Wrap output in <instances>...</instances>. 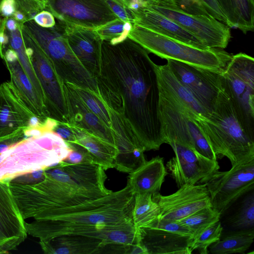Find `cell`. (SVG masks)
Returning a JSON list of instances; mask_svg holds the SVG:
<instances>
[{"instance_id": "ba28073f", "label": "cell", "mask_w": 254, "mask_h": 254, "mask_svg": "<svg viewBox=\"0 0 254 254\" xmlns=\"http://www.w3.org/2000/svg\"><path fill=\"white\" fill-rule=\"evenodd\" d=\"M222 85L242 127L254 138V58L243 53L232 56L223 68Z\"/></svg>"}, {"instance_id": "f907efd6", "label": "cell", "mask_w": 254, "mask_h": 254, "mask_svg": "<svg viewBox=\"0 0 254 254\" xmlns=\"http://www.w3.org/2000/svg\"><path fill=\"white\" fill-rule=\"evenodd\" d=\"M12 17H13L17 21L18 24L21 26H23V24L28 21L25 14L18 9H17L14 12Z\"/></svg>"}, {"instance_id": "83f0119b", "label": "cell", "mask_w": 254, "mask_h": 254, "mask_svg": "<svg viewBox=\"0 0 254 254\" xmlns=\"http://www.w3.org/2000/svg\"><path fill=\"white\" fill-rule=\"evenodd\" d=\"M167 174L163 158L157 156L129 173L127 183L134 194H153L159 191Z\"/></svg>"}, {"instance_id": "e575fe53", "label": "cell", "mask_w": 254, "mask_h": 254, "mask_svg": "<svg viewBox=\"0 0 254 254\" xmlns=\"http://www.w3.org/2000/svg\"><path fill=\"white\" fill-rule=\"evenodd\" d=\"M132 25V23L124 22L118 18L93 29V30L101 40L115 45L123 42L128 37Z\"/></svg>"}, {"instance_id": "bcb514c9", "label": "cell", "mask_w": 254, "mask_h": 254, "mask_svg": "<svg viewBox=\"0 0 254 254\" xmlns=\"http://www.w3.org/2000/svg\"><path fill=\"white\" fill-rule=\"evenodd\" d=\"M18 9L15 0H3L0 9V16L3 17H12L14 12Z\"/></svg>"}, {"instance_id": "8fae6325", "label": "cell", "mask_w": 254, "mask_h": 254, "mask_svg": "<svg viewBox=\"0 0 254 254\" xmlns=\"http://www.w3.org/2000/svg\"><path fill=\"white\" fill-rule=\"evenodd\" d=\"M159 111L165 143L175 142L190 146L202 155L217 157L194 120L160 89Z\"/></svg>"}, {"instance_id": "d4e9b609", "label": "cell", "mask_w": 254, "mask_h": 254, "mask_svg": "<svg viewBox=\"0 0 254 254\" xmlns=\"http://www.w3.org/2000/svg\"><path fill=\"white\" fill-rule=\"evenodd\" d=\"M138 243L148 254H190L192 236L156 227L138 228Z\"/></svg>"}, {"instance_id": "680465c9", "label": "cell", "mask_w": 254, "mask_h": 254, "mask_svg": "<svg viewBox=\"0 0 254 254\" xmlns=\"http://www.w3.org/2000/svg\"></svg>"}, {"instance_id": "60d3db41", "label": "cell", "mask_w": 254, "mask_h": 254, "mask_svg": "<svg viewBox=\"0 0 254 254\" xmlns=\"http://www.w3.org/2000/svg\"><path fill=\"white\" fill-rule=\"evenodd\" d=\"M46 177L45 169H41L16 176L8 183L21 186L34 185L43 181Z\"/></svg>"}, {"instance_id": "7402d4cb", "label": "cell", "mask_w": 254, "mask_h": 254, "mask_svg": "<svg viewBox=\"0 0 254 254\" xmlns=\"http://www.w3.org/2000/svg\"><path fill=\"white\" fill-rule=\"evenodd\" d=\"M64 24L72 51L82 65L95 79L100 71L102 40L92 29Z\"/></svg>"}, {"instance_id": "f35d334b", "label": "cell", "mask_w": 254, "mask_h": 254, "mask_svg": "<svg viewBox=\"0 0 254 254\" xmlns=\"http://www.w3.org/2000/svg\"><path fill=\"white\" fill-rule=\"evenodd\" d=\"M43 131L40 128H31L0 137V155L5 150L25 138L42 133Z\"/></svg>"}, {"instance_id": "44dd1931", "label": "cell", "mask_w": 254, "mask_h": 254, "mask_svg": "<svg viewBox=\"0 0 254 254\" xmlns=\"http://www.w3.org/2000/svg\"><path fill=\"white\" fill-rule=\"evenodd\" d=\"M0 58L3 60L10 75V82L28 109L43 123L49 116L43 99L37 92L20 63L15 52L4 48Z\"/></svg>"}, {"instance_id": "c3c4849f", "label": "cell", "mask_w": 254, "mask_h": 254, "mask_svg": "<svg viewBox=\"0 0 254 254\" xmlns=\"http://www.w3.org/2000/svg\"><path fill=\"white\" fill-rule=\"evenodd\" d=\"M6 20V17L0 18V54L8 42V37L5 27Z\"/></svg>"}, {"instance_id": "603a6c76", "label": "cell", "mask_w": 254, "mask_h": 254, "mask_svg": "<svg viewBox=\"0 0 254 254\" xmlns=\"http://www.w3.org/2000/svg\"><path fill=\"white\" fill-rule=\"evenodd\" d=\"M24 223L9 184L0 181V233L8 251L15 250L26 238Z\"/></svg>"}, {"instance_id": "d6a6232c", "label": "cell", "mask_w": 254, "mask_h": 254, "mask_svg": "<svg viewBox=\"0 0 254 254\" xmlns=\"http://www.w3.org/2000/svg\"><path fill=\"white\" fill-rule=\"evenodd\" d=\"M22 27L20 26L14 31H8L6 29L8 37V42L4 48H8L15 52L24 71L45 103L44 92L26 52L21 32Z\"/></svg>"}, {"instance_id": "836d02e7", "label": "cell", "mask_w": 254, "mask_h": 254, "mask_svg": "<svg viewBox=\"0 0 254 254\" xmlns=\"http://www.w3.org/2000/svg\"><path fill=\"white\" fill-rule=\"evenodd\" d=\"M220 216L217 211L209 206L178 221L190 231L193 238L206 227L219 221Z\"/></svg>"}, {"instance_id": "ac0fdd59", "label": "cell", "mask_w": 254, "mask_h": 254, "mask_svg": "<svg viewBox=\"0 0 254 254\" xmlns=\"http://www.w3.org/2000/svg\"><path fill=\"white\" fill-rule=\"evenodd\" d=\"M152 197L160 208L159 219L178 221L202 208L212 206L205 183L185 184L172 194L163 195L157 192L153 193Z\"/></svg>"}, {"instance_id": "52a82bcc", "label": "cell", "mask_w": 254, "mask_h": 254, "mask_svg": "<svg viewBox=\"0 0 254 254\" xmlns=\"http://www.w3.org/2000/svg\"><path fill=\"white\" fill-rule=\"evenodd\" d=\"M128 37L161 58L203 68L222 69L232 57L222 49L193 47L134 24Z\"/></svg>"}, {"instance_id": "e0dca14e", "label": "cell", "mask_w": 254, "mask_h": 254, "mask_svg": "<svg viewBox=\"0 0 254 254\" xmlns=\"http://www.w3.org/2000/svg\"><path fill=\"white\" fill-rule=\"evenodd\" d=\"M50 118L40 121L28 109L10 82L0 84V137L31 128L50 131Z\"/></svg>"}, {"instance_id": "6da1fadb", "label": "cell", "mask_w": 254, "mask_h": 254, "mask_svg": "<svg viewBox=\"0 0 254 254\" xmlns=\"http://www.w3.org/2000/svg\"><path fill=\"white\" fill-rule=\"evenodd\" d=\"M149 53L127 37L112 45L102 41L98 91L128 124L145 151L158 150L165 139L159 111L158 65Z\"/></svg>"}, {"instance_id": "f546056e", "label": "cell", "mask_w": 254, "mask_h": 254, "mask_svg": "<svg viewBox=\"0 0 254 254\" xmlns=\"http://www.w3.org/2000/svg\"><path fill=\"white\" fill-rule=\"evenodd\" d=\"M70 126L75 135V143L81 145L89 152L94 163L101 166L105 171L114 168L117 153L114 146L77 127Z\"/></svg>"}, {"instance_id": "9f6ffc18", "label": "cell", "mask_w": 254, "mask_h": 254, "mask_svg": "<svg viewBox=\"0 0 254 254\" xmlns=\"http://www.w3.org/2000/svg\"><path fill=\"white\" fill-rule=\"evenodd\" d=\"M3 0H0V7H1V4L3 2Z\"/></svg>"}, {"instance_id": "4fadbf2b", "label": "cell", "mask_w": 254, "mask_h": 254, "mask_svg": "<svg viewBox=\"0 0 254 254\" xmlns=\"http://www.w3.org/2000/svg\"><path fill=\"white\" fill-rule=\"evenodd\" d=\"M211 205L220 215L241 196L254 188V160L232 167L226 171H216L204 182Z\"/></svg>"}, {"instance_id": "f1b7e54d", "label": "cell", "mask_w": 254, "mask_h": 254, "mask_svg": "<svg viewBox=\"0 0 254 254\" xmlns=\"http://www.w3.org/2000/svg\"><path fill=\"white\" fill-rule=\"evenodd\" d=\"M227 20L226 25L244 34L254 29V1L252 0H217Z\"/></svg>"}, {"instance_id": "1f68e13d", "label": "cell", "mask_w": 254, "mask_h": 254, "mask_svg": "<svg viewBox=\"0 0 254 254\" xmlns=\"http://www.w3.org/2000/svg\"><path fill=\"white\" fill-rule=\"evenodd\" d=\"M132 221L137 228L153 227L159 220L160 208L152 193L135 194Z\"/></svg>"}, {"instance_id": "2e32d148", "label": "cell", "mask_w": 254, "mask_h": 254, "mask_svg": "<svg viewBox=\"0 0 254 254\" xmlns=\"http://www.w3.org/2000/svg\"><path fill=\"white\" fill-rule=\"evenodd\" d=\"M175 156L166 167L178 187L185 184H202L220 167L217 160L210 159L193 148L181 143L170 142Z\"/></svg>"}, {"instance_id": "6f0895ef", "label": "cell", "mask_w": 254, "mask_h": 254, "mask_svg": "<svg viewBox=\"0 0 254 254\" xmlns=\"http://www.w3.org/2000/svg\"><path fill=\"white\" fill-rule=\"evenodd\" d=\"M253 1H254V0H252Z\"/></svg>"}, {"instance_id": "3957f363", "label": "cell", "mask_w": 254, "mask_h": 254, "mask_svg": "<svg viewBox=\"0 0 254 254\" xmlns=\"http://www.w3.org/2000/svg\"><path fill=\"white\" fill-rule=\"evenodd\" d=\"M194 121L217 158L227 157L232 167L254 160V138L242 127L223 88L208 118Z\"/></svg>"}, {"instance_id": "8992f818", "label": "cell", "mask_w": 254, "mask_h": 254, "mask_svg": "<svg viewBox=\"0 0 254 254\" xmlns=\"http://www.w3.org/2000/svg\"><path fill=\"white\" fill-rule=\"evenodd\" d=\"M23 27L50 59L64 82L98 93L95 79L72 51L63 23L57 20L54 27L46 28L31 20L26 22Z\"/></svg>"}, {"instance_id": "f6af8a7d", "label": "cell", "mask_w": 254, "mask_h": 254, "mask_svg": "<svg viewBox=\"0 0 254 254\" xmlns=\"http://www.w3.org/2000/svg\"><path fill=\"white\" fill-rule=\"evenodd\" d=\"M55 17L50 11L44 10L37 13L33 20L39 26L43 28H52L56 23Z\"/></svg>"}, {"instance_id": "9c48e42d", "label": "cell", "mask_w": 254, "mask_h": 254, "mask_svg": "<svg viewBox=\"0 0 254 254\" xmlns=\"http://www.w3.org/2000/svg\"><path fill=\"white\" fill-rule=\"evenodd\" d=\"M27 234L46 241L64 234L79 235L101 239L105 246L131 245L137 243V228L133 221L118 224L71 225L54 220H37L24 223Z\"/></svg>"}, {"instance_id": "ab89813d", "label": "cell", "mask_w": 254, "mask_h": 254, "mask_svg": "<svg viewBox=\"0 0 254 254\" xmlns=\"http://www.w3.org/2000/svg\"><path fill=\"white\" fill-rule=\"evenodd\" d=\"M18 9L23 12L28 20H33L39 12L46 9V5L39 0H15Z\"/></svg>"}, {"instance_id": "816d5d0a", "label": "cell", "mask_w": 254, "mask_h": 254, "mask_svg": "<svg viewBox=\"0 0 254 254\" xmlns=\"http://www.w3.org/2000/svg\"><path fill=\"white\" fill-rule=\"evenodd\" d=\"M19 25L17 21L12 17L6 18L5 27L6 29L8 31H14L17 29Z\"/></svg>"}, {"instance_id": "5bb4252c", "label": "cell", "mask_w": 254, "mask_h": 254, "mask_svg": "<svg viewBox=\"0 0 254 254\" xmlns=\"http://www.w3.org/2000/svg\"><path fill=\"white\" fill-rule=\"evenodd\" d=\"M45 10L67 25L88 29L118 18L106 0H48Z\"/></svg>"}, {"instance_id": "7bdbcfd3", "label": "cell", "mask_w": 254, "mask_h": 254, "mask_svg": "<svg viewBox=\"0 0 254 254\" xmlns=\"http://www.w3.org/2000/svg\"><path fill=\"white\" fill-rule=\"evenodd\" d=\"M52 131L62 138L66 143H75L76 138L69 123L57 121Z\"/></svg>"}, {"instance_id": "7dc6e473", "label": "cell", "mask_w": 254, "mask_h": 254, "mask_svg": "<svg viewBox=\"0 0 254 254\" xmlns=\"http://www.w3.org/2000/svg\"><path fill=\"white\" fill-rule=\"evenodd\" d=\"M128 8L131 10H136L146 5L149 0H114Z\"/></svg>"}, {"instance_id": "7a4b0ae2", "label": "cell", "mask_w": 254, "mask_h": 254, "mask_svg": "<svg viewBox=\"0 0 254 254\" xmlns=\"http://www.w3.org/2000/svg\"><path fill=\"white\" fill-rule=\"evenodd\" d=\"M45 179L37 184H9L24 220H41L51 210L103 197L112 191L105 187V170L95 163L71 164L63 161L45 169Z\"/></svg>"}, {"instance_id": "cb8c5ba5", "label": "cell", "mask_w": 254, "mask_h": 254, "mask_svg": "<svg viewBox=\"0 0 254 254\" xmlns=\"http://www.w3.org/2000/svg\"><path fill=\"white\" fill-rule=\"evenodd\" d=\"M148 3L136 10H132L133 24L193 47L210 48L177 23L153 8Z\"/></svg>"}, {"instance_id": "d590c367", "label": "cell", "mask_w": 254, "mask_h": 254, "mask_svg": "<svg viewBox=\"0 0 254 254\" xmlns=\"http://www.w3.org/2000/svg\"><path fill=\"white\" fill-rule=\"evenodd\" d=\"M242 202L239 210L230 218L231 226L238 230L254 228V193L253 190L244 198Z\"/></svg>"}, {"instance_id": "4316f807", "label": "cell", "mask_w": 254, "mask_h": 254, "mask_svg": "<svg viewBox=\"0 0 254 254\" xmlns=\"http://www.w3.org/2000/svg\"><path fill=\"white\" fill-rule=\"evenodd\" d=\"M39 244L46 254H100L105 246L102 240L87 236L64 234Z\"/></svg>"}, {"instance_id": "11a10c76", "label": "cell", "mask_w": 254, "mask_h": 254, "mask_svg": "<svg viewBox=\"0 0 254 254\" xmlns=\"http://www.w3.org/2000/svg\"><path fill=\"white\" fill-rule=\"evenodd\" d=\"M40 1L44 3V4H45L46 5L48 0H39Z\"/></svg>"}, {"instance_id": "277c9868", "label": "cell", "mask_w": 254, "mask_h": 254, "mask_svg": "<svg viewBox=\"0 0 254 254\" xmlns=\"http://www.w3.org/2000/svg\"><path fill=\"white\" fill-rule=\"evenodd\" d=\"M70 151L52 131L27 137L0 155V181L8 183L19 175L47 168L63 161Z\"/></svg>"}, {"instance_id": "b9f144b4", "label": "cell", "mask_w": 254, "mask_h": 254, "mask_svg": "<svg viewBox=\"0 0 254 254\" xmlns=\"http://www.w3.org/2000/svg\"><path fill=\"white\" fill-rule=\"evenodd\" d=\"M106 1L112 11L118 18L124 22L133 24L134 16L132 10L114 0Z\"/></svg>"}, {"instance_id": "74e56055", "label": "cell", "mask_w": 254, "mask_h": 254, "mask_svg": "<svg viewBox=\"0 0 254 254\" xmlns=\"http://www.w3.org/2000/svg\"><path fill=\"white\" fill-rule=\"evenodd\" d=\"M71 151L63 161L71 164L94 163L89 152L77 143H66Z\"/></svg>"}, {"instance_id": "ee69618b", "label": "cell", "mask_w": 254, "mask_h": 254, "mask_svg": "<svg viewBox=\"0 0 254 254\" xmlns=\"http://www.w3.org/2000/svg\"><path fill=\"white\" fill-rule=\"evenodd\" d=\"M207 13L217 20L226 24L227 20L217 0H199Z\"/></svg>"}, {"instance_id": "d6986e66", "label": "cell", "mask_w": 254, "mask_h": 254, "mask_svg": "<svg viewBox=\"0 0 254 254\" xmlns=\"http://www.w3.org/2000/svg\"><path fill=\"white\" fill-rule=\"evenodd\" d=\"M111 116L117 150L114 168L120 172L129 174L146 162L145 150L128 124L112 109Z\"/></svg>"}, {"instance_id": "8d00e7d4", "label": "cell", "mask_w": 254, "mask_h": 254, "mask_svg": "<svg viewBox=\"0 0 254 254\" xmlns=\"http://www.w3.org/2000/svg\"><path fill=\"white\" fill-rule=\"evenodd\" d=\"M222 230L219 221L206 227L192 238L191 250L192 251L197 250L201 254H208L209 247L220 239Z\"/></svg>"}, {"instance_id": "ffe728a7", "label": "cell", "mask_w": 254, "mask_h": 254, "mask_svg": "<svg viewBox=\"0 0 254 254\" xmlns=\"http://www.w3.org/2000/svg\"><path fill=\"white\" fill-rule=\"evenodd\" d=\"M69 124L115 146L113 128L90 110L73 85L64 83Z\"/></svg>"}, {"instance_id": "f5cc1de1", "label": "cell", "mask_w": 254, "mask_h": 254, "mask_svg": "<svg viewBox=\"0 0 254 254\" xmlns=\"http://www.w3.org/2000/svg\"><path fill=\"white\" fill-rule=\"evenodd\" d=\"M8 252L6 242L0 233V254H5Z\"/></svg>"}, {"instance_id": "5b68a950", "label": "cell", "mask_w": 254, "mask_h": 254, "mask_svg": "<svg viewBox=\"0 0 254 254\" xmlns=\"http://www.w3.org/2000/svg\"><path fill=\"white\" fill-rule=\"evenodd\" d=\"M135 194L127 183L122 190L99 198L47 213L41 220L71 225L118 224L132 221Z\"/></svg>"}, {"instance_id": "9a60e30c", "label": "cell", "mask_w": 254, "mask_h": 254, "mask_svg": "<svg viewBox=\"0 0 254 254\" xmlns=\"http://www.w3.org/2000/svg\"><path fill=\"white\" fill-rule=\"evenodd\" d=\"M166 64L176 77L210 113L213 110L222 89L223 68L209 69L178 61L167 59Z\"/></svg>"}, {"instance_id": "db71d44e", "label": "cell", "mask_w": 254, "mask_h": 254, "mask_svg": "<svg viewBox=\"0 0 254 254\" xmlns=\"http://www.w3.org/2000/svg\"><path fill=\"white\" fill-rule=\"evenodd\" d=\"M167 0V1H169L170 2H173V3H176L181 0Z\"/></svg>"}, {"instance_id": "30bf717a", "label": "cell", "mask_w": 254, "mask_h": 254, "mask_svg": "<svg viewBox=\"0 0 254 254\" xmlns=\"http://www.w3.org/2000/svg\"><path fill=\"white\" fill-rule=\"evenodd\" d=\"M21 32L27 54L44 92L49 118L68 123L64 82L50 59L23 27Z\"/></svg>"}, {"instance_id": "7c38bea8", "label": "cell", "mask_w": 254, "mask_h": 254, "mask_svg": "<svg viewBox=\"0 0 254 254\" xmlns=\"http://www.w3.org/2000/svg\"><path fill=\"white\" fill-rule=\"evenodd\" d=\"M148 4L201 41L207 48L225 49L231 38L230 28L209 15L187 13L166 0H154Z\"/></svg>"}, {"instance_id": "484cf974", "label": "cell", "mask_w": 254, "mask_h": 254, "mask_svg": "<svg viewBox=\"0 0 254 254\" xmlns=\"http://www.w3.org/2000/svg\"><path fill=\"white\" fill-rule=\"evenodd\" d=\"M160 89L170 97L186 114L197 121L208 118L210 112L174 75L167 64L158 65Z\"/></svg>"}, {"instance_id": "4dcf8cb0", "label": "cell", "mask_w": 254, "mask_h": 254, "mask_svg": "<svg viewBox=\"0 0 254 254\" xmlns=\"http://www.w3.org/2000/svg\"><path fill=\"white\" fill-rule=\"evenodd\" d=\"M254 240V228L230 232L208 248L213 254H245Z\"/></svg>"}, {"instance_id": "681fc988", "label": "cell", "mask_w": 254, "mask_h": 254, "mask_svg": "<svg viewBox=\"0 0 254 254\" xmlns=\"http://www.w3.org/2000/svg\"><path fill=\"white\" fill-rule=\"evenodd\" d=\"M127 254H148L146 249L139 243L130 245Z\"/></svg>"}]
</instances>
